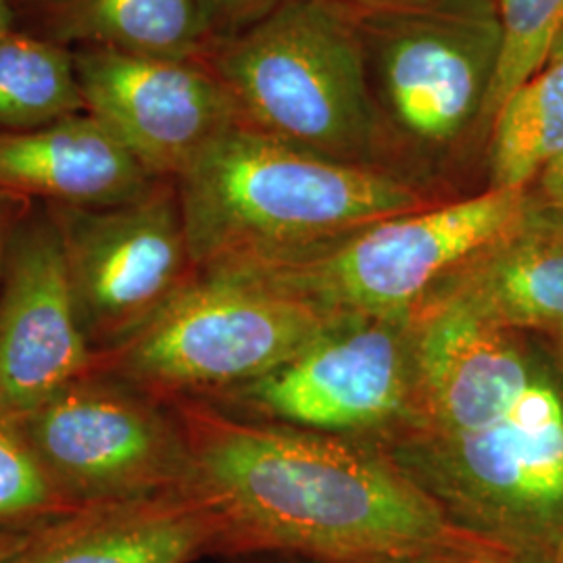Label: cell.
I'll return each instance as SVG.
<instances>
[{
	"label": "cell",
	"instance_id": "cell-17",
	"mask_svg": "<svg viewBox=\"0 0 563 563\" xmlns=\"http://www.w3.org/2000/svg\"><path fill=\"white\" fill-rule=\"evenodd\" d=\"M41 36L67 48L205 59L211 48L195 0H59L36 9Z\"/></svg>",
	"mask_w": 563,
	"mask_h": 563
},
{
	"label": "cell",
	"instance_id": "cell-12",
	"mask_svg": "<svg viewBox=\"0 0 563 563\" xmlns=\"http://www.w3.org/2000/svg\"><path fill=\"white\" fill-rule=\"evenodd\" d=\"M59 236L46 207L18 216L0 280V413L20 418L90 374Z\"/></svg>",
	"mask_w": 563,
	"mask_h": 563
},
{
	"label": "cell",
	"instance_id": "cell-1",
	"mask_svg": "<svg viewBox=\"0 0 563 563\" xmlns=\"http://www.w3.org/2000/svg\"><path fill=\"white\" fill-rule=\"evenodd\" d=\"M188 449L184 490L220 528V555L316 563L509 551L453 522L378 444L169 402Z\"/></svg>",
	"mask_w": 563,
	"mask_h": 563
},
{
	"label": "cell",
	"instance_id": "cell-8",
	"mask_svg": "<svg viewBox=\"0 0 563 563\" xmlns=\"http://www.w3.org/2000/svg\"><path fill=\"white\" fill-rule=\"evenodd\" d=\"M202 401L386 449L422 423L413 311L342 318L262 378Z\"/></svg>",
	"mask_w": 563,
	"mask_h": 563
},
{
	"label": "cell",
	"instance_id": "cell-25",
	"mask_svg": "<svg viewBox=\"0 0 563 563\" xmlns=\"http://www.w3.org/2000/svg\"><path fill=\"white\" fill-rule=\"evenodd\" d=\"M532 192L541 205L563 216V153L544 169Z\"/></svg>",
	"mask_w": 563,
	"mask_h": 563
},
{
	"label": "cell",
	"instance_id": "cell-23",
	"mask_svg": "<svg viewBox=\"0 0 563 563\" xmlns=\"http://www.w3.org/2000/svg\"><path fill=\"white\" fill-rule=\"evenodd\" d=\"M353 13H405V11H483L497 9V0H339Z\"/></svg>",
	"mask_w": 563,
	"mask_h": 563
},
{
	"label": "cell",
	"instance_id": "cell-27",
	"mask_svg": "<svg viewBox=\"0 0 563 563\" xmlns=\"http://www.w3.org/2000/svg\"><path fill=\"white\" fill-rule=\"evenodd\" d=\"M7 205H9V202L0 201V280H2V265H4V251H7L9 230H11V223L15 220V216L9 218Z\"/></svg>",
	"mask_w": 563,
	"mask_h": 563
},
{
	"label": "cell",
	"instance_id": "cell-6",
	"mask_svg": "<svg viewBox=\"0 0 563 563\" xmlns=\"http://www.w3.org/2000/svg\"><path fill=\"white\" fill-rule=\"evenodd\" d=\"M342 320L241 272H199L90 374L163 402L209 399L262 378Z\"/></svg>",
	"mask_w": 563,
	"mask_h": 563
},
{
	"label": "cell",
	"instance_id": "cell-2",
	"mask_svg": "<svg viewBox=\"0 0 563 563\" xmlns=\"http://www.w3.org/2000/svg\"><path fill=\"white\" fill-rule=\"evenodd\" d=\"M199 272L263 269L441 202L378 167L336 162L236 125L176 180Z\"/></svg>",
	"mask_w": 563,
	"mask_h": 563
},
{
	"label": "cell",
	"instance_id": "cell-7",
	"mask_svg": "<svg viewBox=\"0 0 563 563\" xmlns=\"http://www.w3.org/2000/svg\"><path fill=\"white\" fill-rule=\"evenodd\" d=\"M532 205V188H484L372 223L295 262L220 272L253 276L342 318L409 313L451 272L522 222Z\"/></svg>",
	"mask_w": 563,
	"mask_h": 563
},
{
	"label": "cell",
	"instance_id": "cell-5",
	"mask_svg": "<svg viewBox=\"0 0 563 563\" xmlns=\"http://www.w3.org/2000/svg\"><path fill=\"white\" fill-rule=\"evenodd\" d=\"M386 451L463 530L522 555L563 543V383L547 357L518 402L465 432H416Z\"/></svg>",
	"mask_w": 563,
	"mask_h": 563
},
{
	"label": "cell",
	"instance_id": "cell-26",
	"mask_svg": "<svg viewBox=\"0 0 563 563\" xmlns=\"http://www.w3.org/2000/svg\"><path fill=\"white\" fill-rule=\"evenodd\" d=\"M228 560L232 563H313L295 555H282V553H251V555H236Z\"/></svg>",
	"mask_w": 563,
	"mask_h": 563
},
{
	"label": "cell",
	"instance_id": "cell-31",
	"mask_svg": "<svg viewBox=\"0 0 563 563\" xmlns=\"http://www.w3.org/2000/svg\"><path fill=\"white\" fill-rule=\"evenodd\" d=\"M539 563H563V543L558 544L555 549H551L549 553L543 555H534Z\"/></svg>",
	"mask_w": 563,
	"mask_h": 563
},
{
	"label": "cell",
	"instance_id": "cell-9",
	"mask_svg": "<svg viewBox=\"0 0 563 563\" xmlns=\"http://www.w3.org/2000/svg\"><path fill=\"white\" fill-rule=\"evenodd\" d=\"M15 422L44 472L78 507L184 490L190 476L172 405L111 376L67 384Z\"/></svg>",
	"mask_w": 563,
	"mask_h": 563
},
{
	"label": "cell",
	"instance_id": "cell-29",
	"mask_svg": "<svg viewBox=\"0 0 563 563\" xmlns=\"http://www.w3.org/2000/svg\"><path fill=\"white\" fill-rule=\"evenodd\" d=\"M25 539H27V534H4V537H0V560H4L15 549H20Z\"/></svg>",
	"mask_w": 563,
	"mask_h": 563
},
{
	"label": "cell",
	"instance_id": "cell-4",
	"mask_svg": "<svg viewBox=\"0 0 563 563\" xmlns=\"http://www.w3.org/2000/svg\"><path fill=\"white\" fill-rule=\"evenodd\" d=\"M205 63L239 125L336 162L380 167L357 15L339 0H297ZM386 172V169H384Z\"/></svg>",
	"mask_w": 563,
	"mask_h": 563
},
{
	"label": "cell",
	"instance_id": "cell-14",
	"mask_svg": "<svg viewBox=\"0 0 563 563\" xmlns=\"http://www.w3.org/2000/svg\"><path fill=\"white\" fill-rule=\"evenodd\" d=\"M220 555V528L188 490L92 505L30 532L0 563H192Z\"/></svg>",
	"mask_w": 563,
	"mask_h": 563
},
{
	"label": "cell",
	"instance_id": "cell-3",
	"mask_svg": "<svg viewBox=\"0 0 563 563\" xmlns=\"http://www.w3.org/2000/svg\"><path fill=\"white\" fill-rule=\"evenodd\" d=\"M355 15L380 167L441 199L444 176L484 155L497 9Z\"/></svg>",
	"mask_w": 563,
	"mask_h": 563
},
{
	"label": "cell",
	"instance_id": "cell-20",
	"mask_svg": "<svg viewBox=\"0 0 563 563\" xmlns=\"http://www.w3.org/2000/svg\"><path fill=\"white\" fill-rule=\"evenodd\" d=\"M497 20L501 48L486 102V132L505 99L562 48L563 0H497Z\"/></svg>",
	"mask_w": 563,
	"mask_h": 563
},
{
	"label": "cell",
	"instance_id": "cell-11",
	"mask_svg": "<svg viewBox=\"0 0 563 563\" xmlns=\"http://www.w3.org/2000/svg\"><path fill=\"white\" fill-rule=\"evenodd\" d=\"M71 51L86 113L155 180H178L239 125L234 102L205 59Z\"/></svg>",
	"mask_w": 563,
	"mask_h": 563
},
{
	"label": "cell",
	"instance_id": "cell-19",
	"mask_svg": "<svg viewBox=\"0 0 563 563\" xmlns=\"http://www.w3.org/2000/svg\"><path fill=\"white\" fill-rule=\"evenodd\" d=\"M86 113L74 51L23 30L0 32V130Z\"/></svg>",
	"mask_w": 563,
	"mask_h": 563
},
{
	"label": "cell",
	"instance_id": "cell-30",
	"mask_svg": "<svg viewBox=\"0 0 563 563\" xmlns=\"http://www.w3.org/2000/svg\"><path fill=\"white\" fill-rule=\"evenodd\" d=\"M551 341H553V360H555V365H558V369H560V376H562L563 383V330L560 332H555L553 336H549Z\"/></svg>",
	"mask_w": 563,
	"mask_h": 563
},
{
	"label": "cell",
	"instance_id": "cell-10",
	"mask_svg": "<svg viewBox=\"0 0 563 563\" xmlns=\"http://www.w3.org/2000/svg\"><path fill=\"white\" fill-rule=\"evenodd\" d=\"M71 299L95 353L120 346L195 278L174 180L115 207L44 205Z\"/></svg>",
	"mask_w": 563,
	"mask_h": 563
},
{
	"label": "cell",
	"instance_id": "cell-16",
	"mask_svg": "<svg viewBox=\"0 0 563 563\" xmlns=\"http://www.w3.org/2000/svg\"><path fill=\"white\" fill-rule=\"evenodd\" d=\"M88 113L0 130V201L115 207L155 184Z\"/></svg>",
	"mask_w": 563,
	"mask_h": 563
},
{
	"label": "cell",
	"instance_id": "cell-13",
	"mask_svg": "<svg viewBox=\"0 0 563 563\" xmlns=\"http://www.w3.org/2000/svg\"><path fill=\"white\" fill-rule=\"evenodd\" d=\"M413 320L422 399L416 432H465L495 422L547 360L528 334L493 328L449 302H420Z\"/></svg>",
	"mask_w": 563,
	"mask_h": 563
},
{
	"label": "cell",
	"instance_id": "cell-22",
	"mask_svg": "<svg viewBox=\"0 0 563 563\" xmlns=\"http://www.w3.org/2000/svg\"><path fill=\"white\" fill-rule=\"evenodd\" d=\"M209 42L228 41L297 0H195Z\"/></svg>",
	"mask_w": 563,
	"mask_h": 563
},
{
	"label": "cell",
	"instance_id": "cell-18",
	"mask_svg": "<svg viewBox=\"0 0 563 563\" xmlns=\"http://www.w3.org/2000/svg\"><path fill=\"white\" fill-rule=\"evenodd\" d=\"M563 153V46L499 107L486 132V188L530 190Z\"/></svg>",
	"mask_w": 563,
	"mask_h": 563
},
{
	"label": "cell",
	"instance_id": "cell-32",
	"mask_svg": "<svg viewBox=\"0 0 563 563\" xmlns=\"http://www.w3.org/2000/svg\"><path fill=\"white\" fill-rule=\"evenodd\" d=\"M15 9L20 7V4H25V7H36V9H42V7H46V4H53V2H59V0H9Z\"/></svg>",
	"mask_w": 563,
	"mask_h": 563
},
{
	"label": "cell",
	"instance_id": "cell-15",
	"mask_svg": "<svg viewBox=\"0 0 563 563\" xmlns=\"http://www.w3.org/2000/svg\"><path fill=\"white\" fill-rule=\"evenodd\" d=\"M423 301L455 305L507 332L553 336L563 330L562 213L534 197L522 222L451 272Z\"/></svg>",
	"mask_w": 563,
	"mask_h": 563
},
{
	"label": "cell",
	"instance_id": "cell-28",
	"mask_svg": "<svg viewBox=\"0 0 563 563\" xmlns=\"http://www.w3.org/2000/svg\"><path fill=\"white\" fill-rule=\"evenodd\" d=\"M18 15L20 11L9 0H0V32L18 27Z\"/></svg>",
	"mask_w": 563,
	"mask_h": 563
},
{
	"label": "cell",
	"instance_id": "cell-24",
	"mask_svg": "<svg viewBox=\"0 0 563 563\" xmlns=\"http://www.w3.org/2000/svg\"><path fill=\"white\" fill-rule=\"evenodd\" d=\"M316 563V562H313ZM357 563H539L534 555H522L514 551H481V553H434L402 560Z\"/></svg>",
	"mask_w": 563,
	"mask_h": 563
},
{
	"label": "cell",
	"instance_id": "cell-21",
	"mask_svg": "<svg viewBox=\"0 0 563 563\" xmlns=\"http://www.w3.org/2000/svg\"><path fill=\"white\" fill-rule=\"evenodd\" d=\"M78 509L44 472L18 422L0 413V537L30 534Z\"/></svg>",
	"mask_w": 563,
	"mask_h": 563
}]
</instances>
